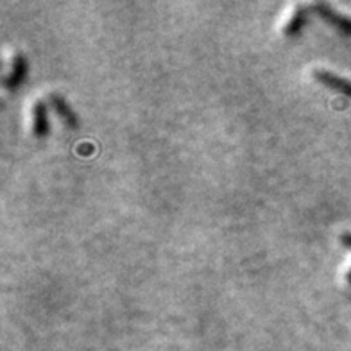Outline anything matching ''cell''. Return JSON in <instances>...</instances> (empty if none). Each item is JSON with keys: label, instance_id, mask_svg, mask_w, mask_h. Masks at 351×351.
<instances>
[{"label": "cell", "instance_id": "6da1fadb", "mask_svg": "<svg viewBox=\"0 0 351 351\" xmlns=\"http://www.w3.org/2000/svg\"><path fill=\"white\" fill-rule=\"evenodd\" d=\"M312 10L324 20V22L332 23L333 27L337 29L339 33L346 34V36H351V19L346 16V14L339 13L337 10H333L330 4H324V2H315L312 5Z\"/></svg>", "mask_w": 351, "mask_h": 351}, {"label": "cell", "instance_id": "7a4b0ae2", "mask_svg": "<svg viewBox=\"0 0 351 351\" xmlns=\"http://www.w3.org/2000/svg\"><path fill=\"white\" fill-rule=\"evenodd\" d=\"M312 75H314V79H317L319 83H323L324 86L332 88V90L342 93V95H346V97H351L350 79L333 74V72H330V70L326 69H315L314 72H312Z\"/></svg>", "mask_w": 351, "mask_h": 351}, {"label": "cell", "instance_id": "3957f363", "mask_svg": "<svg viewBox=\"0 0 351 351\" xmlns=\"http://www.w3.org/2000/svg\"><path fill=\"white\" fill-rule=\"evenodd\" d=\"M27 74V60L22 52H14L13 61H11V70L8 77L4 79L5 88H19Z\"/></svg>", "mask_w": 351, "mask_h": 351}, {"label": "cell", "instance_id": "277c9868", "mask_svg": "<svg viewBox=\"0 0 351 351\" xmlns=\"http://www.w3.org/2000/svg\"><path fill=\"white\" fill-rule=\"evenodd\" d=\"M49 102H51V106L54 108L56 113L60 115V119L65 122L66 125H72V128L77 125V115H75V111L69 106V102L65 101L63 95H60V93H51V95H49Z\"/></svg>", "mask_w": 351, "mask_h": 351}, {"label": "cell", "instance_id": "5b68a950", "mask_svg": "<svg viewBox=\"0 0 351 351\" xmlns=\"http://www.w3.org/2000/svg\"><path fill=\"white\" fill-rule=\"evenodd\" d=\"M33 133L36 136H45L49 133V117H47V104L36 101L33 106Z\"/></svg>", "mask_w": 351, "mask_h": 351}, {"label": "cell", "instance_id": "8992f818", "mask_svg": "<svg viewBox=\"0 0 351 351\" xmlns=\"http://www.w3.org/2000/svg\"><path fill=\"white\" fill-rule=\"evenodd\" d=\"M306 19H308V10L305 5H296V10L292 13V16L287 20V23L283 25V33L287 36H294L303 29V25L306 23Z\"/></svg>", "mask_w": 351, "mask_h": 351}, {"label": "cell", "instance_id": "52a82bcc", "mask_svg": "<svg viewBox=\"0 0 351 351\" xmlns=\"http://www.w3.org/2000/svg\"><path fill=\"white\" fill-rule=\"evenodd\" d=\"M341 242L351 250V231L350 233H344V235H341Z\"/></svg>", "mask_w": 351, "mask_h": 351}, {"label": "cell", "instance_id": "ba28073f", "mask_svg": "<svg viewBox=\"0 0 351 351\" xmlns=\"http://www.w3.org/2000/svg\"><path fill=\"white\" fill-rule=\"evenodd\" d=\"M348 282H351V271H350V273H348Z\"/></svg>", "mask_w": 351, "mask_h": 351}]
</instances>
